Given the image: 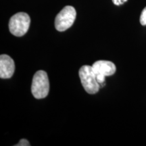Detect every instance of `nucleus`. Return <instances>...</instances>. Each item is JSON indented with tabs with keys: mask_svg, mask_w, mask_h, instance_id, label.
Listing matches in <instances>:
<instances>
[{
	"mask_svg": "<svg viewBox=\"0 0 146 146\" xmlns=\"http://www.w3.org/2000/svg\"><path fill=\"white\" fill-rule=\"evenodd\" d=\"M127 0H112L114 4L116 5H120L123 4L124 3H125Z\"/></svg>",
	"mask_w": 146,
	"mask_h": 146,
	"instance_id": "obj_9",
	"label": "nucleus"
},
{
	"mask_svg": "<svg viewBox=\"0 0 146 146\" xmlns=\"http://www.w3.org/2000/svg\"><path fill=\"white\" fill-rule=\"evenodd\" d=\"M76 12L75 9L70 5L64 8L56 16L55 19V27L58 31L62 32L68 29L75 21Z\"/></svg>",
	"mask_w": 146,
	"mask_h": 146,
	"instance_id": "obj_4",
	"label": "nucleus"
},
{
	"mask_svg": "<svg viewBox=\"0 0 146 146\" xmlns=\"http://www.w3.org/2000/svg\"><path fill=\"white\" fill-rule=\"evenodd\" d=\"M78 74L82 85L88 94H96L98 92L100 86L97 81L96 74L93 70L92 66L88 65L83 66L80 68Z\"/></svg>",
	"mask_w": 146,
	"mask_h": 146,
	"instance_id": "obj_3",
	"label": "nucleus"
},
{
	"mask_svg": "<svg viewBox=\"0 0 146 146\" xmlns=\"http://www.w3.org/2000/svg\"><path fill=\"white\" fill-rule=\"evenodd\" d=\"M96 79L100 87L106 85V76L113 75L116 70V67L112 62L106 60H99L92 66Z\"/></svg>",
	"mask_w": 146,
	"mask_h": 146,
	"instance_id": "obj_5",
	"label": "nucleus"
},
{
	"mask_svg": "<svg viewBox=\"0 0 146 146\" xmlns=\"http://www.w3.org/2000/svg\"><path fill=\"white\" fill-rule=\"evenodd\" d=\"M50 91V82L46 72L37 71L34 74L31 85V92L36 99L46 98Z\"/></svg>",
	"mask_w": 146,
	"mask_h": 146,
	"instance_id": "obj_1",
	"label": "nucleus"
},
{
	"mask_svg": "<svg viewBox=\"0 0 146 146\" xmlns=\"http://www.w3.org/2000/svg\"><path fill=\"white\" fill-rule=\"evenodd\" d=\"M15 145L16 146H29L31 145V144L27 139H21V141H19V143L16 144Z\"/></svg>",
	"mask_w": 146,
	"mask_h": 146,
	"instance_id": "obj_8",
	"label": "nucleus"
},
{
	"mask_svg": "<svg viewBox=\"0 0 146 146\" xmlns=\"http://www.w3.org/2000/svg\"><path fill=\"white\" fill-rule=\"evenodd\" d=\"M15 64L14 60L8 55L3 54L0 56V77L10 78L14 74Z\"/></svg>",
	"mask_w": 146,
	"mask_h": 146,
	"instance_id": "obj_6",
	"label": "nucleus"
},
{
	"mask_svg": "<svg viewBox=\"0 0 146 146\" xmlns=\"http://www.w3.org/2000/svg\"><path fill=\"white\" fill-rule=\"evenodd\" d=\"M30 24L31 18L28 14L18 12L11 17L9 22V29L14 36H22L28 31Z\"/></svg>",
	"mask_w": 146,
	"mask_h": 146,
	"instance_id": "obj_2",
	"label": "nucleus"
},
{
	"mask_svg": "<svg viewBox=\"0 0 146 146\" xmlns=\"http://www.w3.org/2000/svg\"><path fill=\"white\" fill-rule=\"evenodd\" d=\"M140 23L143 26L146 25V7L142 11L141 16H140Z\"/></svg>",
	"mask_w": 146,
	"mask_h": 146,
	"instance_id": "obj_7",
	"label": "nucleus"
}]
</instances>
